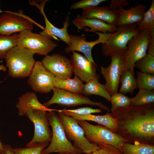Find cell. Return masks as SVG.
I'll return each instance as SVG.
<instances>
[{
    "label": "cell",
    "instance_id": "cell-21",
    "mask_svg": "<svg viewBox=\"0 0 154 154\" xmlns=\"http://www.w3.org/2000/svg\"><path fill=\"white\" fill-rule=\"evenodd\" d=\"M18 102L16 107L20 116L25 115L29 111L34 110H43L49 112L57 110L46 108L38 100L36 94L32 92H27L18 98Z\"/></svg>",
    "mask_w": 154,
    "mask_h": 154
},
{
    "label": "cell",
    "instance_id": "cell-43",
    "mask_svg": "<svg viewBox=\"0 0 154 154\" xmlns=\"http://www.w3.org/2000/svg\"><path fill=\"white\" fill-rule=\"evenodd\" d=\"M78 154L76 153H69V154Z\"/></svg>",
    "mask_w": 154,
    "mask_h": 154
},
{
    "label": "cell",
    "instance_id": "cell-1",
    "mask_svg": "<svg viewBox=\"0 0 154 154\" xmlns=\"http://www.w3.org/2000/svg\"><path fill=\"white\" fill-rule=\"evenodd\" d=\"M110 114L116 121V133L126 142L154 145V104L118 108Z\"/></svg>",
    "mask_w": 154,
    "mask_h": 154
},
{
    "label": "cell",
    "instance_id": "cell-27",
    "mask_svg": "<svg viewBox=\"0 0 154 154\" xmlns=\"http://www.w3.org/2000/svg\"><path fill=\"white\" fill-rule=\"evenodd\" d=\"M130 99L131 106H141L154 104V90L139 89L136 95Z\"/></svg>",
    "mask_w": 154,
    "mask_h": 154
},
{
    "label": "cell",
    "instance_id": "cell-28",
    "mask_svg": "<svg viewBox=\"0 0 154 154\" xmlns=\"http://www.w3.org/2000/svg\"><path fill=\"white\" fill-rule=\"evenodd\" d=\"M19 34L8 36L0 34V60L5 59L8 52L17 45Z\"/></svg>",
    "mask_w": 154,
    "mask_h": 154
},
{
    "label": "cell",
    "instance_id": "cell-33",
    "mask_svg": "<svg viewBox=\"0 0 154 154\" xmlns=\"http://www.w3.org/2000/svg\"><path fill=\"white\" fill-rule=\"evenodd\" d=\"M44 144L26 147L24 148H13L15 154H42L43 150L48 145Z\"/></svg>",
    "mask_w": 154,
    "mask_h": 154
},
{
    "label": "cell",
    "instance_id": "cell-39",
    "mask_svg": "<svg viewBox=\"0 0 154 154\" xmlns=\"http://www.w3.org/2000/svg\"><path fill=\"white\" fill-rule=\"evenodd\" d=\"M4 154H15L13 150V148L9 145H5Z\"/></svg>",
    "mask_w": 154,
    "mask_h": 154
},
{
    "label": "cell",
    "instance_id": "cell-8",
    "mask_svg": "<svg viewBox=\"0 0 154 154\" xmlns=\"http://www.w3.org/2000/svg\"><path fill=\"white\" fill-rule=\"evenodd\" d=\"M52 91L53 94L51 98L42 104L46 108H48L53 104L67 107L88 105L99 107L101 110L106 111H110L108 106L102 102L93 101L82 94L72 93L55 87L54 88Z\"/></svg>",
    "mask_w": 154,
    "mask_h": 154
},
{
    "label": "cell",
    "instance_id": "cell-19",
    "mask_svg": "<svg viewBox=\"0 0 154 154\" xmlns=\"http://www.w3.org/2000/svg\"><path fill=\"white\" fill-rule=\"evenodd\" d=\"M82 10L81 16L83 17L99 19L108 24L116 26L119 15L118 9L112 10L108 7L96 6Z\"/></svg>",
    "mask_w": 154,
    "mask_h": 154
},
{
    "label": "cell",
    "instance_id": "cell-41",
    "mask_svg": "<svg viewBox=\"0 0 154 154\" xmlns=\"http://www.w3.org/2000/svg\"><path fill=\"white\" fill-rule=\"evenodd\" d=\"M2 70L4 72L7 70L6 66H5L3 64L0 65V71ZM3 82V81H0V84Z\"/></svg>",
    "mask_w": 154,
    "mask_h": 154
},
{
    "label": "cell",
    "instance_id": "cell-31",
    "mask_svg": "<svg viewBox=\"0 0 154 154\" xmlns=\"http://www.w3.org/2000/svg\"><path fill=\"white\" fill-rule=\"evenodd\" d=\"M135 67L139 69L141 72L154 75V56L147 54L135 63Z\"/></svg>",
    "mask_w": 154,
    "mask_h": 154
},
{
    "label": "cell",
    "instance_id": "cell-11",
    "mask_svg": "<svg viewBox=\"0 0 154 154\" xmlns=\"http://www.w3.org/2000/svg\"><path fill=\"white\" fill-rule=\"evenodd\" d=\"M19 12L7 11L0 15V34L9 36L25 30L32 31L33 20L24 15L22 10Z\"/></svg>",
    "mask_w": 154,
    "mask_h": 154
},
{
    "label": "cell",
    "instance_id": "cell-23",
    "mask_svg": "<svg viewBox=\"0 0 154 154\" xmlns=\"http://www.w3.org/2000/svg\"><path fill=\"white\" fill-rule=\"evenodd\" d=\"M99 75L86 82L84 85L82 94L85 96L95 95L101 96L110 102L111 96L104 84H101L99 82Z\"/></svg>",
    "mask_w": 154,
    "mask_h": 154
},
{
    "label": "cell",
    "instance_id": "cell-18",
    "mask_svg": "<svg viewBox=\"0 0 154 154\" xmlns=\"http://www.w3.org/2000/svg\"><path fill=\"white\" fill-rule=\"evenodd\" d=\"M72 22L78 30L82 29L86 27L90 28H86L84 30L86 31L112 33L117 29L116 26L108 24L102 20L94 18L87 19L79 15H77Z\"/></svg>",
    "mask_w": 154,
    "mask_h": 154
},
{
    "label": "cell",
    "instance_id": "cell-20",
    "mask_svg": "<svg viewBox=\"0 0 154 154\" xmlns=\"http://www.w3.org/2000/svg\"><path fill=\"white\" fill-rule=\"evenodd\" d=\"M146 7L145 5L138 4L134 7L131 6L128 9L118 8L116 27L136 24L140 22L143 18Z\"/></svg>",
    "mask_w": 154,
    "mask_h": 154
},
{
    "label": "cell",
    "instance_id": "cell-17",
    "mask_svg": "<svg viewBox=\"0 0 154 154\" xmlns=\"http://www.w3.org/2000/svg\"><path fill=\"white\" fill-rule=\"evenodd\" d=\"M47 1H42L40 4L34 3L33 5L36 6L39 9L40 13L43 15L45 26L43 30L39 33L51 39H57V37L66 43L68 46L70 45V35L68 31V28L69 25V17L67 15L65 21L63 23V27L59 28L53 25L48 20L44 11V8Z\"/></svg>",
    "mask_w": 154,
    "mask_h": 154
},
{
    "label": "cell",
    "instance_id": "cell-36",
    "mask_svg": "<svg viewBox=\"0 0 154 154\" xmlns=\"http://www.w3.org/2000/svg\"><path fill=\"white\" fill-rule=\"evenodd\" d=\"M68 111L75 114L84 115L92 113H100L102 111L99 109H93L88 107H82L75 109L68 110Z\"/></svg>",
    "mask_w": 154,
    "mask_h": 154
},
{
    "label": "cell",
    "instance_id": "cell-24",
    "mask_svg": "<svg viewBox=\"0 0 154 154\" xmlns=\"http://www.w3.org/2000/svg\"><path fill=\"white\" fill-rule=\"evenodd\" d=\"M84 84L78 77L63 79L55 77L53 81L54 87L72 93L82 94Z\"/></svg>",
    "mask_w": 154,
    "mask_h": 154
},
{
    "label": "cell",
    "instance_id": "cell-38",
    "mask_svg": "<svg viewBox=\"0 0 154 154\" xmlns=\"http://www.w3.org/2000/svg\"><path fill=\"white\" fill-rule=\"evenodd\" d=\"M149 33L150 36L147 54L154 56V31H149Z\"/></svg>",
    "mask_w": 154,
    "mask_h": 154
},
{
    "label": "cell",
    "instance_id": "cell-42",
    "mask_svg": "<svg viewBox=\"0 0 154 154\" xmlns=\"http://www.w3.org/2000/svg\"><path fill=\"white\" fill-rule=\"evenodd\" d=\"M7 11H3L1 10V9L0 8V15H1L0 14L2 13H5L7 12Z\"/></svg>",
    "mask_w": 154,
    "mask_h": 154
},
{
    "label": "cell",
    "instance_id": "cell-40",
    "mask_svg": "<svg viewBox=\"0 0 154 154\" xmlns=\"http://www.w3.org/2000/svg\"><path fill=\"white\" fill-rule=\"evenodd\" d=\"M5 145L0 140V154H4Z\"/></svg>",
    "mask_w": 154,
    "mask_h": 154
},
{
    "label": "cell",
    "instance_id": "cell-32",
    "mask_svg": "<svg viewBox=\"0 0 154 154\" xmlns=\"http://www.w3.org/2000/svg\"><path fill=\"white\" fill-rule=\"evenodd\" d=\"M110 102L112 104L111 112L118 108L128 107L131 104L130 98L119 92L111 96Z\"/></svg>",
    "mask_w": 154,
    "mask_h": 154
},
{
    "label": "cell",
    "instance_id": "cell-16",
    "mask_svg": "<svg viewBox=\"0 0 154 154\" xmlns=\"http://www.w3.org/2000/svg\"><path fill=\"white\" fill-rule=\"evenodd\" d=\"M70 59L73 73L82 82L86 83L99 75L96 73V64L82 54L73 51Z\"/></svg>",
    "mask_w": 154,
    "mask_h": 154
},
{
    "label": "cell",
    "instance_id": "cell-2",
    "mask_svg": "<svg viewBox=\"0 0 154 154\" xmlns=\"http://www.w3.org/2000/svg\"><path fill=\"white\" fill-rule=\"evenodd\" d=\"M33 55L25 48L16 46L12 48L5 59L9 75L14 78L29 76L36 62Z\"/></svg>",
    "mask_w": 154,
    "mask_h": 154
},
{
    "label": "cell",
    "instance_id": "cell-7",
    "mask_svg": "<svg viewBox=\"0 0 154 154\" xmlns=\"http://www.w3.org/2000/svg\"><path fill=\"white\" fill-rule=\"evenodd\" d=\"M19 34L17 46L27 49L34 55L46 56L58 45L52 39L31 31L24 30Z\"/></svg>",
    "mask_w": 154,
    "mask_h": 154
},
{
    "label": "cell",
    "instance_id": "cell-6",
    "mask_svg": "<svg viewBox=\"0 0 154 154\" xmlns=\"http://www.w3.org/2000/svg\"><path fill=\"white\" fill-rule=\"evenodd\" d=\"M77 121L83 129L85 137L91 143L98 145H110L118 149L121 144L126 142L119 135L103 125H93L86 121Z\"/></svg>",
    "mask_w": 154,
    "mask_h": 154
},
{
    "label": "cell",
    "instance_id": "cell-13",
    "mask_svg": "<svg viewBox=\"0 0 154 154\" xmlns=\"http://www.w3.org/2000/svg\"><path fill=\"white\" fill-rule=\"evenodd\" d=\"M55 77L44 67L41 61H36L27 83L35 92L47 94L54 87L53 81Z\"/></svg>",
    "mask_w": 154,
    "mask_h": 154
},
{
    "label": "cell",
    "instance_id": "cell-9",
    "mask_svg": "<svg viewBox=\"0 0 154 154\" xmlns=\"http://www.w3.org/2000/svg\"><path fill=\"white\" fill-rule=\"evenodd\" d=\"M25 116L32 121L34 126V133L31 141L26 147L44 144L50 142L52 132L47 111L34 110L28 111Z\"/></svg>",
    "mask_w": 154,
    "mask_h": 154
},
{
    "label": "cell",
    "instance_id": "cell-5",
    "mask_svg": "<svg viewBox=\"0 0 154 154\" xmlns=\"http://www.w3.org/2000/svg\"><path fill=\"white\" fill-rule=\"evenodd\" d=\"M63 125L66 136L69 140L73 141V145L82 153H91L98 149V145L90 142L86 138L83 128L77 120L64 114L60 110L56 111Z\"/></svg>",
    "mask_w": 154,
    "mask_h": 154
},
{
    "label": "cell",
    "instance_id": "cell-29",
    "mask_svg": "<svg viewBox=\"0 0 154 154\" xmlns=\"http://www.w3.org/2000/svg\"><path fill=\"white\" fill-rule=\"evenodd\" d=\"M139 32L145 30L154 31V0H152L149 9L145 13L142 20L136 24Z\"/></svg>",
    "mask_w": 154,
    "mask_h": 154
},
{
    "label": "cell",
    "instance_id": "cell-3",
    "mask_svg": "<svg viewBox=\"0 0 154 154\" xmlns=\"http://www.w3.org/2000/svg\"><path fill=\"white\" fill-rule=\"evenodd\" d=\"M54 111L48 112L49 120L52 129V137L50 144L43 150L42 154L52 153L81 154V151L74 147L67 138L58 114Z\"/></svg>",
    "mask_w": 154,
    "mask_h": 154
},
{
    "label": "cell",
    "instance_id": "cell-10",
    "mask_svg": "<svg viewBox=\"0 0 154 154\" xmlns=\"http://www.w3.org/2000/svg\"><path fill=\"white\" fill-rule=\"evenodd\" d=\"M149 33L145 30L133 36L127 44V50L124 55L125 70H130L135 74L134 65L147 54Z\"/></svg>",
    "mask_w": 154,
    "mask_h": 154
},
{
    "label": "cell",
    "instance_id": "cell-12",
    "mask_svg": "<svg viewBox=\"0 0 154 154\" xmlns=\"http://www.w3.org/2000/svg\"><path fill=\"white\" fill-rule=\"evenodd\" d=\"M110 65L106 67H100L101 73L104 78V84L111 96L118 92L121 77L124 70V55L115 54L111 56Z\"/></svg>",
    "mask_w": 154,
    "mask_h": 154
},
{
    "label": "cell",
    "instance_id": "cell-37",
    "mask_svg": "<svg viewBox=\"0 0 154 154\" xmlns=\"http://www.w3.org/2000/svg\"><path fill=\"white\" fill-rule=\"evenodd\" d=\"M130 4L126 0H112L109 7L111 10L117 9L118 8H123Z\"/></svg>",
    "mask_w": 154,
    "mask_h": 154
},
{
    "label": "cell",
    "instance_id": "cell-26",
    "mask_svg": "<svg viewBox=\"0 0 154 154\" xmlns=\"http://www.w3.org/2000/svg\"><path fill=\"white\" fill-rule=\"evenodd\" d=\"M121 87L119 92L125 94H132L137 88L135 74L130 70H125L121 77L120 83Z\"/></svg>",
    "mask_w": 154,
    "mask_h": 154
},
{
    "label": "cell",
    "instance_id": "cell-34",
    "mask_svg": "<svg viewBox=\"0 0 154 154\" xmlns=\"http://www.w3.org/2000/svg\"><path fill=\"white\" fill-rule=\"evenodd\" d=\"M106 0H82L72 4L70 7L72 9H82L98 6Z\"/></svg>",
    "mask_w": 154,
    "mask_h": 154
},
{
    "label": "cell",
    "instance_id": "cell-22",
    "mask_svg": "<svg viewBox=\"0 0 154 154\" xmlns=\"http://www.w3.org/2000/svg\"><path fill=\"white\" fill-rule=\"evenodd\" d=\"M66 116L71 117L77 121H89L95 122L103 125L113 132L116 133L117 127L115 120L110 114L107 113L103 115H96L92 114L80 115L74 114L68 111L66 108L60 110Z\"/></svg>",
    "mask_w": 154,
    "mask_h": 154
},
{
    "label": "cell",
    "instance_id": "cell-30",
    "mask_svg": "<svg viewBox=\"0 0 154 154\" xmlns=\"http://www.w3.org/2000/svg\"><path fill=\"white\" fill-rule=\"evenodd\" d=\"M136 73L137 87L139 89L154 90V75L138 71Z\"/></svg>",
    "mask_w": 154,
    "mask_h": 154
},
{
    "label": "cell",
    "instance_id": "cell-25",
    "mask_svg": "<svg viewBox=\"0 0 154 154\" xmlns=\"http://www.w3.org/2000/svg\"><path fill=\"white\" fill-rule=\"evenodd\" d=\"M118 149L123 154H154V145L139 141L132 143L125 142Z\"/></svg>",
    "mask_w": 154,
    "mask_h": 154
},
{
    "label": "cell",
    "instance_id": "cell-35",
    "mask_svg": "<svg viewBox=\"0 0 154 154\" xmlns=\"http://www.w3.org/2000/svg\"><path fill=\"white\" fill-rule=\"evenodd\" d=\"M98 149L89 154H123L118 149L108 145H99Z\"/></svg>",
    "mask_w": 154,
    "mask_h": 154
},
{
    "label": "cell",
    "instance_id": "cell-15",
    "mask_svg": "<svg viewBox=\"0 0 154 154\" xmlns=\"http://www.w3.org/2000/svg\"><path fill=\"white\" fill-rule=\"evenodd\" d=\"M41 62L44 67L55 77L70 78L73 73L70 59L59 54L45 56Z\"/></svg>",
    "mask_w": 154,
    "mask_h": 154
},
{
    "label": "cell",
    "instance_id": "cell-4",
    "mask_svg": "<svg viewBox=\"0 0 154 154\" xmlns=\"http://www.w3.org/2000/svg\"><path fill=\"white\" fill-rule=\"evenodd\" d=\"M139 32L135 24L117 27V31L111 33L106 42L102 44V54L106 57L115 54L124 55L129 41Z\"/></svg>",
    "mask_w": 154,
    "mask_h": 154
},
{
    "label": "cell",
    "instance_id": "cell-14",
    "mask_svg": "<svg viewBox=\"0 0 154 154\" xmlns=\"http://www.w3.org/2000/svg\"><path fill=\"white\" fill-rule=\"evenodd\" d=\"M98 36V38L96 40L87 41L84 37L73 35H70V45L65 47V52L69 53L71 52L78 51L82 53L88 59L94 64H96L92 58V50L93 48L97 44L105 43L111 33H103L94 32Z\"/></svg>",
    "mask_w": 154,
    "mask_h": 154
}]
</instances>
